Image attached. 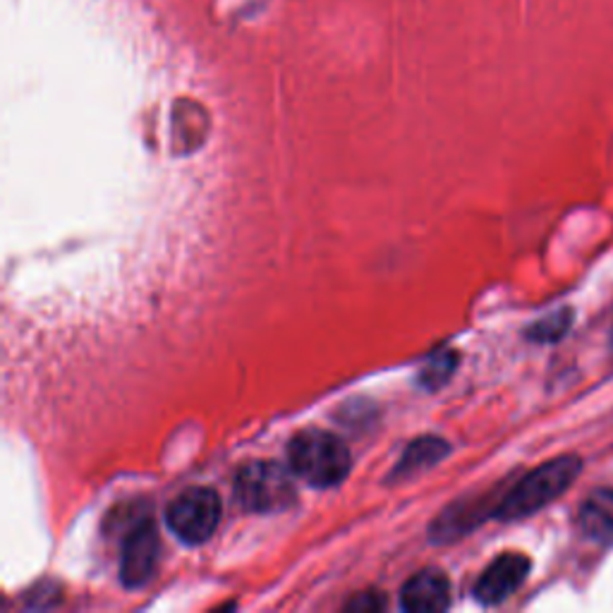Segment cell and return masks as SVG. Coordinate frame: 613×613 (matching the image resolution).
<instances>
[{
	"label": "cell",
	"mask_w": 613,
	"mask_h": 613,
	"mask_svg": "<svg viewBox=\"0 0 613 613\" xmlns=\"http://www.w3.org/2000/svg\"><path fill=\"white\" fill-rule=\"evenodd\" d=\"M582 472V463L578 456H563L551 463L539 465L528 477H522L510 489L499 508L493 510L496 520H522L537 510L547 508L559 499L563 491L573 487V481Z\"/></svg>",
	"instance_id": "cell-1"
},
{
	"label": "cell",
	"mask_w": 613,
	"mask_h": 613,
	"mask_svg": "<svg viewBox=\"0 0 613 613\" xmlns=\"http://www.w3.org/2000/svg\"><path fill=\"white\" fill-rule=\"evenodd\" d=\"M290 470L306 485L329 489L341 485L350 472V450L335 434L321 429H304L293 436L288 446Z\"/></svg>",
	"instance_id": "cell-2"
},
{
	"label": "cell",
	"mask_w": 613,
	"mask_h": 613,
	"mask_svg": "<svg viewBox=\"0 0 613 613\" xmlns=\"http://www.w3.org/2000/svg\"><path fill=\"white\" fill-rule=\"evenodd\" d=\"M236 499L252 513H279L295 501V485L283 465L257 460L236 477Z\"/></svg>",
	"instance_id": "cell-3"
},
{
	"label": "cell",
	"mask_w": 613,
	"mask_h": 613,
	"mask_svg": "<svg viewBox=\"0 0 613 613\" xmlns=\"http://www.w3.org/2000/svg\"><path fill=\"white\" fill-rule=\"evenodd\" d=\"M224 503L218 493L207 487L185 489L168 506V528L185 544H204L218 530Z\"/></svg>",
	"instance_id": "cell-4"
},
{
	"label": "cell",
	"mask_w": 613,
	"mask_h": 613,
	"mask_svg": "<svg viewBox=\"0 0 613 613\" xmlns=\"http://www.w3.org/2000/svg\"><path fill=\"white\" fill-rule=\"evenodd\" d=\"M158 561V532L152 520L137 522L127 534L121 559V580L125 588L147 585Z\"/></svg>",
	"instance_id": "cell-5"
},
{
	"label": "cell",
	"mask_w": 613,
	"mask_h": 613,
	"mask_svg": "<svg viewBox=\"0 0 613 613\" xmlns=\"http://www.w3.org/2000/svg\"><path fill=\"white\" fill-rule=\"evenodd\" d=\"M530 559L522 553H503L496 559L475 585V596L481 604H501L510 594L522 588L530 575Z\"/></svg>",
	"instance_id": "cell-6"
},
{
	"label": "cell",
	"mask_w": 613,
	"mask_h": 613,
	"mask_svg": "<svg viewBox=\"0 0 613 613\" xmlns=\"http://www.w3.org/2000/svg\"><path fill=\"white\" fill-rule=\"evenodd\" d=\"M405 611H444L450 606V582L441 571H422L405 582L401 592Z\"/></svg>",
	"instance_id": "cell-7"
},
{
	"label": "cell",
	"mask_w": 613,
	"mask_h": 613,
	"mask_svg": "<svg viewBox=\"0 0 613 613\" xmlns=\"http://www.w3.org/2000/svg\"><path fill=\"white\" fill-rule=\"evenodd\" d=\"M578 528L592 542L613 539V489H594L578 510Z\"/></svg>",
	"instance_id": "cell-8"
},
{
	"label": "cell",
	"mask_w": 613,
	"mask_h": 613,
	"mask_svg": "<svg viewBox=\"0 0 613 613\" xmlns=\"http://www.w3.org/2000/svg\"><path fill=\"white\" fill-rule=\"evenodd\" d=\"M448 454V446L444 439H436V436H425V439H417L415 444L407 446V450L403 454L396 475L403 477H413L417 472L429 470L432 465L439 463L444 456Z\"/></svg>",
	"instance_id": "cell-9"
},
{
	"label": "cell",
	"mask_w": 613,
	"mask_h": 613,
	"mask_svg": "<svg viewBox=\"0 0 613 613\" xmlns=\"http://www.w3.org/2000/svg\"><path fill=\"white\" fill-rule=\"evenodd\" d=\"M573 324V312L571 310H559L549 314L547 319L537 321L530 329V339L537 343H557L568 333Z\"/></svg>",
	"instance_id": "cell-10"
},
{
	"label": "cell",
	"mask_w": 613,
	"mask_h": 613,
	"mask_svg": "<svg viewBox=\"0 0 613 613\" xmlns=\"http://www.w3.org/2000/svg\"><path fill=\"white\" fill-rule=\"evenodd\" d=\"M456 360H458L456 353H444V355L436 357L425 370V374H422V378H425V386H441L446 378L454 374Z\"/></svg>",
	"instance_id": "cell-11"
},
{
	"label": "cell",
	"mask_w": 613,
	"mask_h": 613,
	"mask_svg": "<svg viewBox=\"0 0 613 613\" xmlns=\"http://www.w3.org/2000/svg\"><path fill=\"white\" fill-rule=\"evenodd\" d=\"M374 594H367V596H357L355 602H350V609H378L382 606V602H372Z\"/></svg>",
	"instance_id": "cell-12"
}]
</instances>
